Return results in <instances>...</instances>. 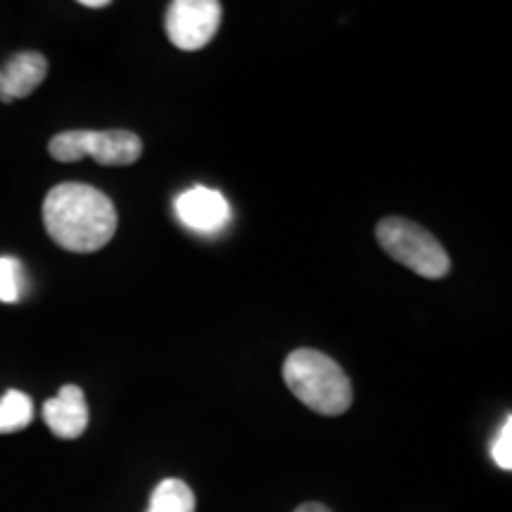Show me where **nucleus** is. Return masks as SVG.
I'll return each instance as SVG.
<instances>
[{
    "mask_svg": "<svg viewBox=\"0 0 512 512\" xmlns=\"http://www.w3.org/2000/svg\"><path fill=\"white\" fill-rule=\"evenodd\" d=\"M48 235L67 252H98L117 233V209L105 192L86 183L55 185L43 202Z\"/></svg>",
    "mask_w": 512,
    "mask_h": 512,
    "instance_id": "1",
    "label": "nucleus"
},
{
    "mask_svg": "<svg viewBox=\"0 0 512 512\" xmlns=\"http://www.w3.org/2000/svg\"><path fill=\"white\" fill-rule=\"evenodd\" d=\"M283 377L287 389L320 415H342L351 408L354 389L347 373L316 349H297L287 356Z\"/></svg>",
    "mask_w": 512,
    "mask_h": 512,
    "instance_id": "2",
    "label": "nucleus"
},
{
    "mask_svg": "<svg viewBox=\"0 0 512 512\" xmlns=\"http://www.w3.org/2000/svg\"><path fill=\"white\" fill-rule=\"evenodd\" d=\"M375 233L384 252L422 278L439 280L451 271L446 249L418 223L401 219V216H389L377 223Z\"/></svg>",
    "mask_w": 512,
    "mask_h": 512,
    "instance_id": "3",
    "label": "nucleus"
},
{
    "mask_svg": "<svg viewBox=\"0 0 512 512\" xmlns=\"http://www.w3.org/2000/svg\"><path fill=\"white\" fill-rule=\"evenodd\" d=\"M57 162L93 157L102 166H131L143 155V140L131 131H64L48 145Z\"/></svg>",
    "mask_w": 512,
    "mask_h": 512,
    "instance_id": "4",
    "label": "nucleus"
},
{
    "mask_svg": "<svg viewBox=\"0 0 512 512\" xmlns=\"http://www.w3.org/2000/svg\"><path fill=\"white\" fill-rule=\"evenodd\" d=\"M221 3L216 0H174L166 10V36L181 50L207 46L221 27Z\"/></svg>",
    "mask_w": 512,
    "mask_h": 512,
    "instance_id": "5",
    "label": "nucleus"
},
{
    "mask_svg": "<svg viewBox=\"0 0 512 512\" xmlns=\"http://www.w3.org/2000/svg\"><path fill=\"white\" fill-rule=\"evenodd\" d=\"M176 216L197 233H219L230 221V204L219 190L195 185L176 197Z\"/></svg>",
    "mask_w": 512,
    "mask_h": 512,
    "instance_id": "6",
    "label": "nucleus"
},
{
    "mask_svg": "<svg viewBox=\"0 0 512 512\" xmlns=\"http://www.w3.org/2000/svg\"><path fill=\"white\" fill-rule=\"evenodd\" d=\"M43 420L60 439H76L88 427L86 396L76 384H64L57 396L43 403Z\"/></svg>",
    "mask_w": 512,
    "mask_h": 512,
    "instance_id": "7",
    "label": "nucleus"
},
{
    "mask_svg": "<svg viewBox=\"0 0 512 512\" xmlns=\"http://www.w3.org/2000/svg\"><path fill=\"white\" fill-rule=\"evenodd\" d=\"M48 76V60L41 53H17L0 69V100L27 98Z\"/></svg>",
    "mask_w": 512,
    "mask_h": 512,
    "instance_id": "8",
    "label": "nucleus"
},
{
    "mask_svg": "<svg viewBox=\"0 0 512 512\" xmlns=\"http://www.w3.org/2000/svg\"><path fill=\"white\" fill-rule=\"evenodd\" d=\"M147 512H195V494L181 479H164L152 491Z\"/></svg>",
    "mask_w": 512,
    "mask_h": 512,
    "instance_id": "9",
    "label": "nucleus"
},
{
    "mask_svg": "<svg viewBox=\"0 0 512 512\" xmlns=\"http://www.w3.org/2000/svg\"><path fill=\"white\" fill-rule=\"evenodd\" d=\"M31 420H34V401H31V396L10 389L0 399V434L24 430Z\"/></svg>",
    "mask_w": 512,
    "mask_h": 512,
    "instance_id": "10",
    "label": "nucleus"
},
{
    "mask_svg": "<svg viewBox=\"0 0 512 512\" xmlns=\"http://www.w3.org/2000/svg\"><path fill=\"white\" fill-rule=\"evenodd\" d=\"M27 278H24V266L15 256H0V302L15 304L22 299Z\"/></svg>",
    "mask_w": 512,
    "mask_h": 512,
    "instance_id": "11",
    "label": "nucleus"
},
{
    "mask_svg": "<svg viewBox=\"0 0 512 512\" xmlns=\"http://www.w3.org/2000/svg\"><path fill=\"white\" fill-rule=\"evenodd\" d=\"M491 458L496 460V465L501 470H512V418L508 415L503 422V427L498 430L494 444H491Z\"/></svg>",
    "mask_w": 512,
    "mask_h": 512,
    "instance_id": "12",
    "label": "nucleus"
},
{
    "mask_svg": "<svg viewBox=\"0 0 512 512\" xmlns=\"http://www.w3.org/2000/svg\"><path fill=\"white\" fill-rule=\"evenodd\" d=\"M294 512H332V510L325 508L323 503H304V505H299Z\"/></svg>",
    "mask_w": 512,
    "mask_h": 512,
    "instance_id": "13",
    "label": "nucleus"
},
{
    "mask_svg": "<svg viewBox=\"0 0 512 512\" xmlns=\"http://www.w3.org/2000/svg\"><path fill=\"white\" fill-rule=\"evenodd\" d=\"M83 8H107L110 0H81Z\"/></svg>",
    "mask_w": 512,
    "mask_h": 512,
    "instance_id": "14",
    "label": "nucleus"
}]
</instances>
